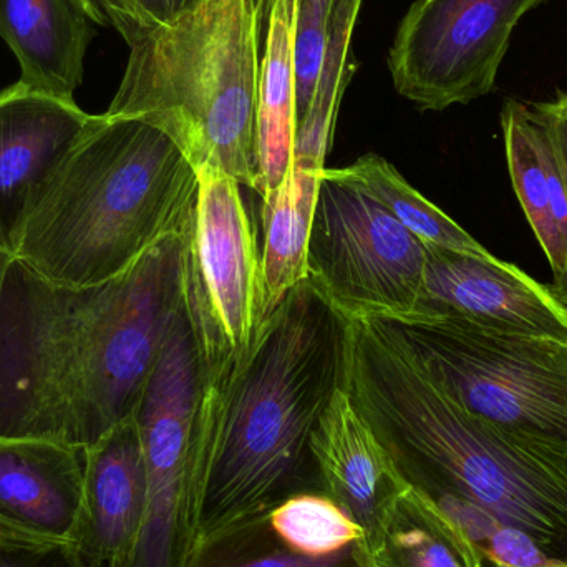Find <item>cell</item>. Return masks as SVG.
Returning <instances> with one entry per match:
<instances>
[{"label": "cell", "mask_w": 567, "mask_h": 567, "mask_svg": "<svg viewBox=\"0 0 567 567\" xmlns=\"http://www.w3.org/2000/svg\"><path fill=\"white\" fill-rule=\"evenodd\" d=\"M203 367L185 300L136 406L148 502L125 567H185L193 536V446Z\"/></svg>", "instance_id": "8"}, {"label": "cell", "mask_w": 567, "mask_h": 567, "mask_svg": "<svg viewBox=\"0 0 567 567\" xmlns=\"http://www.w3.org/2000/svg\"><path fill=\"white\" fill-rule=\"evenodd\" d=\"M372 320L466 412L567 458V343L450 319Z\"/></svg>", "instance_id": "6"}, {"label": "cell", "mask_w": 567, "mask_h": 567, "mask_svg": "<svg viewBox=\"0 0 567 567\" xmlns=\"http://www.w3.org/2000/svg\"><path fill=\"white\" fill-rule=\"evenodd\" d=\"M269 523L297 551L332 556L355 545L365 546L360 526L326 493H299L268 512Z\"/></svg>", "instance_id": "24"}, {"label": "cell", "mask_w": 567, "mask_h": 567, "mask_svg": "<svg viewBox=\"0 0 567 567\" xmlns=\"http://www.w3.org/2000/svg\"><path fill=\"white\" fill-rule=\"evenodd\" d=\"M546 0H415L400 22L389 69L399 95L443 112L495 90L513 32Z\"/></svg>", "instance_id": "10"}, {"label": "cell", "mask_w": 567, "mask_h": 567, "mask_svg": "<svg viewBox=\"0 0 567 567\" xmlns=\"http://www.w3.org/2000/svg\"><path fill=\"white\" fill-rule=\"evenodd\" d=\"M95 25L113 27L120 35L135 23L145 22L135 0H82Z\"/></svg>", "instance_id": "28"}, {"label": "cell", "mask_w": 567, "mask_h": 567, "mask_svg": "<svg viewBox=\"0 0 567 567\" xmlns=\"http://www.w3.org/2000/svg\"><path fill=\"white\" fill-rule=\"evenodd\" d=\"M297 0H259L261 60H259L258 186L265 198L279 188L296 152V30Z\"/></svg>", "instance_id": "18"}, {"label": "cell", "mask_w": 567, "mask_h": 567, "mask_svg": "<svg viewBox=\"0 0 567 567\" xmlns=\"http://www.w3.org/2000/svg\"><path fill=\"white\" fill-rule=\"evenodd\" d=\"M426 246L415 313L450 319L506 336L567 343V306L551 287L493 255Z\"/></svg>", "instance_id": "11"}, {"label": "cell", "mask_w": 567, "mask_h": 567, "mask_svg": "<svg viewBox=\"0 0 567 567\" xmlns=\"http://www.w3.org/2000/svg\"><path fill=\"white\" fill-rule=\"evenodd\" d=\"M148 485L135 416L85 449L79 522L70 549L90 567H125L146 516Z\"/></svg>", "instance_id": "14"}, {"label": "cell", "mask_w": 567, "mask_h": 567, "mask_svg": "<svg viewBox=\"0 0 567 567\" xmlns=\"http://www.w3.org/2000/svg\"><path fill=\"white\" fill-rule=\"evenodd\" d=\"M342 389L406 486L470 503L567 566V458L453 402L377 320H349Z\"/></svg>", "instance_id": "3"}, {"label": "cell", "mask_w": 567, "mask_h": 567, "mask_svg": "<svg viewBox=\"0 0 567 567\" xmlns=\"http://www.w3.org/2000/svg\"><path fill=\"white\" fill-rule=\"evenodd\" d=\"M309 279L347 320L415 313L426 246L336 168L320 178L310 228Z\"/></svg>", "instance_id": "7"}, {"label": "cell", "mask_w": 567, "mask_h": 567, "mask_svg": "<svg viewBox=\"0 0 567 567\" xmlns=\"http://www.w3.org/2000/svg\"><path fill=\"white\" fill-rule=\"evenodd\" d=\"M75 100L17 82L0 90V249L16 258L37 199L93 122Z\"/></svg>", "instance_id": "12"}, {"label": "cell", "mask_w": 567, "mask_h": 567, "mask_svg": "<svg viewBox=\"0 0 567 567\" xmlns=\"http://www.w3.org/2000/svg\"><path fill=\"white\" fill-rule=\"evenodd\" d=\"M333 0H297L293 55H296L297 118L302 122L316 90L329 37Z\"/></svg>", "instance_id": "25"}, {"label": "cell", "mask_w": 567, "mask_h": 567, "mask_svg": "<svg viewBox=\"0 0 567 567\" xmlns=\"http://www.w3.org/2000/svg\"><path fill=\"white\" fill-rule=\"evenodd\" d=\"M532 109L551 133L567 185V93H559L555 100H549V102L532 103ZM549 287H551L553 293L567 306V261L563 275L549 284Z\"/></svg>", "instance_id": "27"}, {"label": "cell", "mask_w": 567, "mask_h": 567, "mask_svg": "<svg viewBox=\"0 0 567 567\" xmlns=\"http://www.w3.org/2000/svg\"><path fill=\"white\" fill-rule=\"evenodd\" d=\"M122 37L128 62L106 115L158 126L196 172L216 169L256 192L259 0H196Z\"/></svg>", "instance_id": "5"}, {"label": "cell", "mask_w": 567, "mask_h": 567, "mask_svg": "<svg viewBox=\"0 0 567 567\" xmlns=\"http://www.w3.org/2000/svg\"><path fill=\"white\" fill-rule=\"evenodd\" d=\"M95 22L82 0H0V39L20 66V83L75 100Z\"/></svg>", "instance_id": "16"}, {"label": "cell", "mask_w": 567, "mask_h": 567, "mask_svg": "<svg viewBox=\"0 0 567 567\" xmlns=\"http://www.w3.org/2000/svg\"><path fill=\"white\" fill-rule=\"evenodd\" d=\"M185 567H372V558L363 545L332 556L297 551L262 513L196 539Z\"/></svg>", "instance_id": "22"}, {"label": "cell", "mask_w": 567, "mask_h": 567, "mask_svg": "<svg viewBox=\"0 0 567 567\" xmlns=\"http://www.w3.org/2000/svg\"><path fill=\"white\" fill-rule=\"evenodd\" d=\"M336 169L343 178L362 186L400 225L425 245L470 255H492L442 209L423 198L382 156L369 153L352 165Z\"/></svg>", "instance_id": "23"}, {"label": "cell", "mask_w": 567, "mask_h": 567, "mask_svg": "<svg viewBox=\"0 0 567 567\" xmlns=\"http://www.w3.org/2000/svg\"><path fill=\"white\" fill-rule=\"evenodd\" d=\"M370 558L372 567H486L465 533L410 486L393 505Z\"/></svg>", "instance_id": "20"}, {"label": "cell", "mask_w": 567, "mask_h": 567, "mask_svg": "<svg viewBox=\"0 0 567 567\" xmlns=\"http://www.w3.org/2000/svg\"><path fill=\"white\" fill-rule=\"evenodd\" d=\"M347 329L349 320L306 279L265 317L241 359L203 379L195 542L290 496L323 493L310 443L342 386Z\"/></svg>", "instance_id": "2"}, {"label": "cell", "mask_w": 567, "mask_h": 567, "mask_svg": "<svg viewBox=\"0 0 567 567\" xmlns=\"http://www.w3.org/2000/svg\"><path fill=\"white\" fill-rule=\"evenodd\" d=\"M323 169L292 162L279 188L262 198L261 266L268 313L297 284L309 279L310 228Z\"/></svg>", "instance_id": "19"}, {"label": "cell", "mask_w": 567, "mask_h": 567, "mask_svg": "<svg viewBox=\"0 0 567 567\" xmlns=\"http://www.w3.org/2000/svg\"><path fill=\"white\" fill-rule=\"evenodd\" d=\"M499 120L513 188L555 281L567 261V185L551 133L532 105L518 100L505 103Z\"/></svg>", "instance_id": "17"}, {"label": "cell", "mask_w": 567, "mask_h": 567, "mask_svg": "<svg viewBox=\"0 0 567 567\" xmlns=\"http://www.w3.org/2000/svg\"><path fill=\"white\" fill-rule=\"evenodd\" d=\"M13 256L0 249V293H2L3 281H6L7 271H9L10 262Z\"/></svg>", "instance_id": "30"}, {"label": "cell", "mask_w": 567, "mask_h": 567, "mask_svg": "<svg viewBox=\"0 0 567 567\" xmlns=\"http://www.w3.org/2000/svg\"><path fill=\"white\" fill-rule=\"evenodd\" d=\"M192 229L96 286L13 258L0 293V436L89 449L135 415L185 300Z\"/></svg>", "instance_id": "1"}, {"label": "cell", "mask_w": 567, "mask_h": 567, "mask_svg": "<svg viewBox=\"0 0 567 567\" xmlns=\"http://www.w3.org/2000/svg\"><path fill=\"white\" fill-rule=\"evenodd\" d=\"M322 489L360 526L372 556L403 483L369 423L340 386L312 435Z\"/></svg>", "instance_id": "15"}, {"label": "cell", "mask_w": 567, "mask_h": 567, "mask_svg": "<svg viewBox=\"0 0 567 567\" xmlns=\"http://www.w3.org/2000/svg\"><path fill=\"white\" fill-rule=\"evenodd\" d=\"M0 567H90L69 545L42 546L0 536Z\"/></svg>", "instance_id": "26"}, {"label": "cell", "mask_w": 567, "mask_h": 567, "mask_svg": "<svg viewBox=\"0 0 567 567\" xmlns=\"http://www.w3.org/2000/svg\"><path fill=\"white\" fill-rule=\"evenodd\" d=\"M83 475V449L0 436V536L30 545H70L82 509Z\"/></svg>", "instance_id": "13"}, {"label": "cell", "mask_w": 567, "mask_h": 567, "mask_svg": "<svg viewBox=\"0 0 567 567\" xmlns=\"http://www.w3.org/2000/svg\"><path fill=\"white\" fill-rule=\"evenodd\" d=\"M363 0H333L329 37L306 116L297 130L293 163L310 169L326 168L337 116L347 86L357 70L352 40Z\"/></svg>", "instance_id": "21"}, {"label": "cell", "mask_w": 567, "mask_h": 567, "mask_svg": "<svg viewBox=\"0 0 567 567\" xmlns=\"http://www.w3.org/2000/svg\"><path fill=\"white\" fill-rule=\"evenodd\" d=\"M145 22L165 23L185 12L196 0H135Z\"/></svg>", "instance_id": "29"}, {"label": "cell", "mask_w": 567, "mask_h": 567, "mask_svg": "<svg viewBox=\"0 0 567 567\" xmlns=\"http://www.w3.org/2000/svg\"><path fill=\"white\" fill-rule=\"evenodd\" d=\"M198 172L152 123L93 116L30 212L16 258L50 281H112L156 243L189 231Z\"/></svg>", "instance_id": "4"}, {"label": "cell", "mask_w": 567, "mask_h": 567, "mask_svg": "<svg viewBox=\"0 0 567 567\" xmlns=\"http://www.w3.org/2000/svg\"><path fill=\"white\" fill-rule=\"evenodd\" d=\"M243 186L199 169L186 249L185 306L202 357L203 379L248 352L266 312L261 251Z\"/></svg>", "instance_id": "9"}]
</instances>
